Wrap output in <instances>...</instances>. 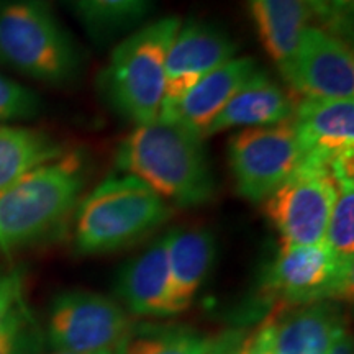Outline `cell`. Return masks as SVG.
Listing matches in <instances>:
<instances>
[{"label": "cell", "mask_w": 354, "mask_h": 354, "mask_svg": "<svg viewBox=\"0 0 354 354\" xmlns=\"http://www.w3.org/2000/svg\"><path fill=\"white\" fill-rule=\"evenodd\" d=\"M117 167L153 189L169 205L201 207L215 196V176L205 138L172 118L138 125L115 156Z\"/></svg>", "instance_id": "cell-1"}, {"label": "cell", "mask_w": 354, "mask_h": 354, "mask_svg": "<svg viewBox=\"0 0 354 354\" xmlns=\"http://www.w3.org/2000/svg\"><path fill=\"white\" fill-rule=\"evenodd\" d=\"M87 171L86 154L66 151L0 190V254L33 245L59 228L82 198Z\"/></svg>", "instance_id": "cell-2"}, {"label": "cell", "mask_w": 354, "mask_h": 354, "mask_svg": "<svg viewBox=\"0 0 354 354\" xmlns=\"http://www.w3.org/2000/svg\"><path fill=\"white\" fill-rule=\"evenodd\" d=\"M172 215V207L130 174L110 176L74 210V246L82 256L120 251L145 240Z\"/></svg>", "instance_id": "cell-3"}, {"label": "cell", "mask_w": 354, "mask_h": 354, "mask_svg": "<svg viewBox=\"0 0 354 354\" xmlns=\"http://www.w3.org/2000/svg\"><path fill=\"white\" fill-rule=\"evenodd\" d=\"M183 20L166 15L128 35L113 48L100 74V92L109 105L133 125L161 115L166 92V57Z\"/></svg>", "instance_id": "cell-4"}, {"label": "cell", "mask_w": 354, "mask_h": 354, "mask_svg": "<svg viewBox=\"0 0 354 354\" xmlns=\"http://www.w3.org/2000/svg\"><path fill=\"white\" fill-rule=\"evenodd\" d=\"M0 66L64 86L81 74L82 56L46 0H0Z\"/></svg>", "instance_id": "cell-5"}, {"label": "cell", "mask_w": 354, "mask_h": 354, "mask_svg": "<svg viewBox=\"0 0 354 354\" xmlns=\"http://www.w3.org/2000/svg\"><path fill=\"white\" fill-rule=\"evenodd\" d=\"M305 165L308 161L292 122L238 130L228 143L234 187L253 203H263Z\"/></svg>", "instance_id": "cell-6"}, {"label": "cell", "mask_w": 354, "mask_h": 354, "mask_svg": "<svg viewBox=\"0 0 354 354\" xmlns=\"http://www.w3.org/2000/svg\"><path fill=\"white\" fill-rule=\"evenodd\" d=\"M354 268L342 263L325 243L281 245L263 281L266 297L281 307L351 299Z\"/></svg>", "instance_id": "cell-7"}, {"label": "cell", "mask_w": 354, "mask_h": 354, "mask_svg": "<svg viewBox=\"0 0 354 354\" xmlns=\"http://www.w3.org/2000/svg\"><path fill=\"white\" fill-rule=\"evenodd\" d=\"M133 325L122 304L88 290L53 300L44 339L57 353L113 354Z\"/></svg>", "instance_id": "cell-8"}, {"label": "cell", "mask_w": 354, "mask_h": 354, "mask_svg": "<svg viewBox=\"0 0 354 354\" xmlns=\"http://www.w3.org/2000/svg\"><path fill=\"white\" fill-rule=\"evenodd\" d=\"M336 190L328 167L308 162L266 198L264 214L282 245L310 246L325 241Z\"/></svg>", "instance_id": "cell-9"}, {"label": "cell", "mask_w": 354, "mask_h": 354, "mask_svg": "<svg viewBox=\"0 0 354 354\" xmlns=\"http://www.w3.org/2000/svg\"><path fill=\"white\" fill-rule=\"evenodd\" d=\"M282 77L299 99H354L353 48L346 39L312 24Z\"/></svg>", "instance_id": "cell-10"}, {"label": "cell", "mask_w": 354, "mask_h": 354, "mask_svg": "<svg viewBox=\"0 0 354 354\" xmlns=\"http://www.w3.org/2000/svg\"><path fill=\"white\" fill-rule=\"evenodd\" d=\"M236 53L232 37L216 25L197 19L183 21L167 51L162 110L179 100L202 77L233 59Z\"/></svg>", "instance_id": "cell-11"}, {"label": "cell", "mask_w": 354, "mask_h": 354, "mask_svg": "<svg viewBox=\"0 0 354 354\" xmlns=\"http://www.w3.org/2000/svg\"><path fill=\"white\" fill-rule=\"evenodd\" d=\"M292 125L310 165L354 158V99H299Z\"/></svg>", "instance_id": "cell-12"}, {"label": "cell", "mask_w": 354, "mask_h": 354, "mask_svg": "<svg viewBox=\"0 0 354 354\" xmlns=\"http://www.w3.org/2000/svg\"><path fill=\"white\" fill-rule=\"evenodd\" d=\"M297 100L263 69H258L238 88L223 110L210 123L203 138L228 130L271 127L292 122Z\"/></svg>", "instance_id": "cell-13"}, {"label": "cell", "mask_w": 354, "mask_h": 354, "mask_svg": "<svg viewBox=\"0 0 354 354\" xmlns=\"http://www.w3.org/2000/svg\"><path fill=\"white\" fill-rule=\"evenodd\" d=\"M271 313L276 354H328L335 339L346 328L338 302L276 305Z\"/></svg>", "instance_id": "cell-14"}, {"label": "cell", "mask_w": 354, "mask_h": 354, "mask_svg": "<svg viewBox=\"0 0 354 354\" xmlns=\"http://www.w3.org/2000/svg\"><path fill=\"white\" fill-rule=\"evenodd\" d=\"M258 69V63L251 56H234L194 84L179 100L162 110L159 117L184 123L203 136L216 115Z\"/></svg>", "instance_id": "cell-15"}, {"label": "cell", "mask_w": 354, "mask_h": 354, "mask_svg": "<svg viewBox=\"0 0 354 354\" xmlns=\"http://www.w3.org/2000/svg\"><path fill=\"white\" fill-rule=\"evenodd\" d=\"M167 236L169 317L179 315L196 300L216 258L214 234L203 228H174Z\"/></svg>", "instance_id": "cell-16"}, {"label": "cell", "mask_w": 354, "mask_h": 354, "mask_svg": "<svg viewBox=\"0 0 354 354\" xmlns=\"http://www.w3.org/2000/svg\"><path fill=\"white\" fill-rule=\"evenodd\" d=\"M115 292L123 308L136 317H169L167 236L158 238L118 272Z\"/></svg>", "instance_id": "cell-17"}, {"label": "cell", "mask_w": 354, "mask_h": 354, "mask_svg": "<svg viewBox=\"0 0 354 354\" xmlns=\"http://www.w3.org/2000/svg\"><path fill=\"white\" fill-rule=\"evenodd\" d=\"M264 51L284 76L305 30L312 25L305 0H246Z\"/></svg>", "instance_id": "cell-18"}, {"label": "cell", "mask_w": 354, "mask_h": 354, "mask_svg": "<svg viewBox=\"0 0 354 354\" xmlns=\"http://www.w3.org/2000/svg\"><path fill=\"white\" fill-rule=\"evenodd\" d=\"M64 153V146L48 133L20 125H0V190Z\"/></svg>", "instance_id": "cell-19"}, {"label": "cell", "mask_w": 354, "mask_h": 354, "mask_svg": "<svg viewBox=\"0 0 354 354\" xmlns=\"http://www.w3.org/2000/svg\"><path fill=\"white\" fill-rule=\"evenodd\" d=\"M214 338L184 325L133 323L113 354H209Z\"/></svg>", "instance_id": "cell-20"}, {"label": "cell", "mask_w": 354, "mask_h": 354, "mask_svg": "<svg viewBox=\"0 0 354 354\" xmlns=\"http://www.w3.org/2000/svg\"><path fill=\"white\" fill-rule=\"evenodd\" d=\"M354 162L353 159L331 166L338 190L326 227L325 245L342 263L354 268Z\"/></svg>", "instance_id": "cell-21"}, {"label": "cell", "mask_w": 354, "mask_h": 354, "mask_svg": "<svg viewBox=\"0 0 354 354\" xmlns=\"http://www.w3.org/2000/svg\"><path fill=\"white\" fill-rule=\"evenodd\" d=\"M76 15L91 28L117 30L141 19L151 0H66Z\"/></svg>", "instance_id": "cell-22"}, {"label": "cell", "mask_w": 354, "mask_h": 354, "mask_svg": "<svg viewBox=\"0 0 354 354\" xmlns=\"http://www.w3.org/2000/svg\"><path fill=\"white\" fill-rule=\"evenodd\" d=\"M41 110V99L32 88L0 74V125L32 120Z\"/></svg>", "instance_id": "cell-23"}, {"label": "cell", "mask_w": 354, "mask_h": 354, "mask_svg": "<svg viewBox=\"0 0 354 354\" xmlns=\"http://www.w3.org/2000/svg\"><path fill=\"white\" fill-rule=\"evenodd\" d=\"M44 335L28 310L0 331V354H43Z\"/></svg>", "instance_id": "cell-24"}, {"label": "cell", "mask_w": 354, "mask_h": 354, "mask_svg": "<svg viewBox=\"0 0 354 354\" xmlns=\"http://www.w3.org/2000/svg\"><path fill=\"white\" fill-rule=\"evenodd\" d=\"M305 3L312 19L320 24L318 26L348 41L353 33L354 8L348 6L346 0H305Z\"/></svg>", "instance_id": "cell-25"}, {"label": "cell", "mask_w": 354, "mask_h": 354, "mask_svg": "<svg viewBox=\"0 0 354 354\" xmlns=\"http://www.w3.org/2000/svg\"><path fill=\"white\" fill-rule=\"evenodd\" d=\"M24 276L20 271L0 272V331L25 312Z\"/></svg>", "instance_id": "cell-26"}, {"label": "cell", "mask_w": 354, "mask_h": 354, "mask_svg": "<svg viewBox=\"0 0 354 354\" xmlns=\"http://www.w3.org/2000/svg\"><path fill=\"white\" fill-rule=\"evenodd\" d=\"M234 354H276L274 353V320L271 312L253 331L241 336V342Z\"/></svg>", "instance_id": "cell-27"}, {"label": "cell", "mask_w": 354, "mask_h": 354, "mask_svg": "<svg viewBox=\"0 0 354 354\" xmlns=\"http://www.w3.org/2000/svg\"><path fill=\"white\" fill-rule=\"evenodd\" d=\"M241 331L230 330L227 333L216 336L212 343L209 354H234L236 353L238 344L241 342Z\"/></svg>", "instance_id": "cell-28"}, {"label": "cell", "mask_w": 354, "mask_h": 354, "mask_svg": "<svg viewBox=\"0 0 354 354\" xmlns=\"http://www.w3.org/2000/svg\"><path fill=\"white\" fill-rule=\"evenodd\" d=\"M328 354H353V338L348 333V328H344L338 335Z\"/></svg>", "instance_id": "cell-29"}, {"label": "cell", "mask_w": 354, "mask_h": 354, "mask_svg": "<svg viewBox=\"0 0 354 354\" xmlns=\"http://www.w3.org/2000/svg\"><path fill=\"white\" fill-rule=\"evenodd\" d=\"M346 2H348V6H349V7H353V8H354V0H346Z\"/></svg>", "instance_id": "cell-30"}, {"label": "cell", "mask_w": 354, "mask_h": 354, "mask_svg": "<svg viewBox=\"0 0 354 354\" xmlns=\"http://www.w3.org/2000/svg\"><path fill=\"white\" fill-rule=\"evenodd\" d=\"M53 354H71V353H57V351H55Z\"/></svg>", "instance_id": "cell-31"}]
</instances>
